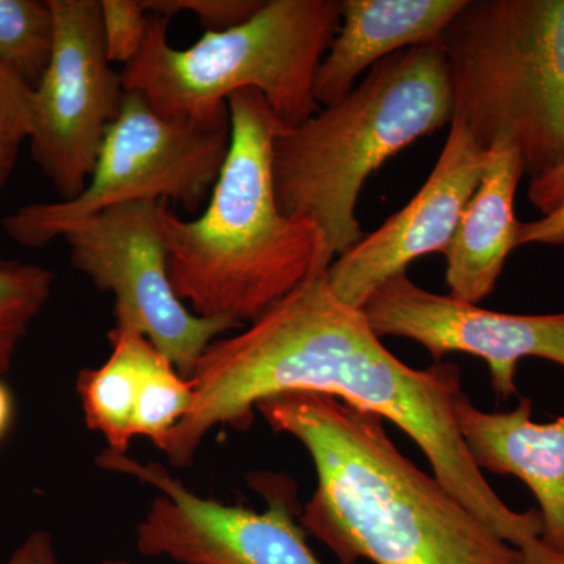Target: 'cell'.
Returning <instances> with one entry per match:
<instances>
[{"instance_id":"6da1fadb","label":"cell","mask_w":564,"mask_h":564,"mask_svg":"<svg viewBox=\"0 0 564 564\" xmlns=\"http://www.w3.org/2000/svg\"><path fill=\"white\" fill-rule=\"evenodd\" d=\"M328 269L273 304L248 329L214 340L191 377L187 415L155 443L176 467L192 464L215 426L247 432L258 403L285 392H318L395 423L433 475L527 564H562L541 544L538 510L514 511L475 466L454 413L463 392L456 362L417 370L381 343L362 310L340 302Z\"/></svg>"},{"instance_id":"7a4b0ae2","label":"cell","mask_w":564,"mask_h":564,"mask_svg":"<svg viewBox=\"0 0 564 564\" xmlns=\"http://www.w3.org/2000/svg\"><path fill=\"white\" fill-rule=\"evenodd\" d=\"M256 410L310 452L317 488L299 521L340 563L527 564L397 448L381 415L306 391L281 393Z\"/></svg>"},{"instance_id":"3957f363","label":"cell","mask_w":564,"mask_h":564,"mask_svg":"<svg viewBox=\"0 0 564 564\" xmlns=\"http://www.w3.org/2000/svg\"><path fill=\"white\" fill-rule=\"evenodd\" d=\"M231 143L206 209L182 220L169 206L163 232L170 281L198 317L245 325L332 265L313 221L282 214L274 196L272 148L288 128L261 93L228 99Z\"/></svg>"},{"instance_id":"277c9868","label":"cell","mask_w":564,"mask_h":564,"mask_svg":"<svg viewBox=\"0 0 564 564\" xmlns=\"http://www.w3.org/2000/svg\"><path fill=\"white\" fill-rule=\"evenodd\" d=\"M454 120L440 43L397 52L340 101L274 137L272 176L282 214L313 221L333 261L361 242L356 203L370 174Z\"/></svg>"},{"instance_id":"5b68a950","label":"cell","mask_w":564,"mask_h":564,"mask_svg":"<svg viewBox=\"0 0 564 564\" xmlns=\"http://www.w3.org/2000/svg\"><path fill=\"white\" fill-rule=\"evenodd\" d=\"M166 18L151 14L137 57L121 70L137 91L172 120L220 126L231 121L234 93H261L288 128L314 117L318 66L340 25V0H267L243 24L206 32L187 50L170 44Z\"/></svg>"},{"instance_id":"8992f818","label":"cell","mask_w":564,"mask_h":564,"mask_svg":"<svg viewBox=\"0 0 564 564\" xmlns=\"http://www.w3.org/2000/svg\"><path fill=\"white\" fill-rule=\"evenodd\" d=\"M440 44L454 120L486 150L510 140L530 180L562 165L564 0H466Z\"/></svg>"},{"instance_id":"52a82bcc","label":"cell","mask_w":564,"mask_h":564,"mask_svg":"<svg viewBox=\"0 0 564 564\" xmlns=\"http://www.w3.org/2000/svg\"><path fill=\"white\" fill-rule=\"evenodd\" d=\"M229 143L231 121L172 120L140 93L126 91L85 191L68 202L20 207L3 217V231L21 247L43 248L73 223L122 204L173 199L196 212L220 176Z\"/></svg>"},{"instance_id":"ba28073f","label":"cell","mask_w":564,"mask_h":564,"mask_svg":"<svg viewBox=\"0 0 564 564\" xmlns=\"http://www.w3.org/2000/svg\"><path fill=\"white\" fill-rule=\"evenodd\" d=\"M169 202L110 207L63 229L70 263L96 289L115 295L117 328L141 334L188 378L218 336L243 328L198 317L181 302L169 274L163 210Z\"/></svg>"},{"instance_id":"9c48e42d","label":"cell","mask_w":564,"mask_h":564,"mask_svg":"<svg viewBox=\"0 0 564 564\" xmlns=\"http://www.w3.org/2000/svg\"><path fill=\"white\" fill-rule=\"evenodd\" d=\"M98 464L161 491L137 525L141 555L166 556L180 564H323L296 521V486L284 475H251L252 488L269 503L261 513L204 499L159 464L139 463L109 448Z\"/></svg>"},{"instance_id":"30bf717a","label":"cell","mask_w":564,"mask_h":564,"mask_svg":"<svg viewBox=\"0 0 564 564\" xmlns=\"http://www.w3.org/2000/svg\"><path fill=\"white\" fill-rule=\"evenodd\" d=\"M50 6L54 51L33 90L29 141L33 161L68 202L87 187L126 90L107 57L101 0H50Z\"/></svg>"},{"instance_id":"8fae6325","label":"cell","mask_w":564,"mask_h":564,"mask_svg":"<svg viewBox=\"0 0 564 564\" xmlns=\"http://www.w3.org/2000/svg\"><path fill=\"white\" fill-rule=\"evenodd\" d=\"M362 313L380 339L414 340L429 350L433 362H443L451 352L484 359L492 391L502 402L518 393L516 375L522 359H545L564 367V313H496L425 291L406 272L375 291Z\"/></svg>"},{"instance_id":"7c38bea8","label":"cell","mask_w":564,"mask_h":564,"mask_svg":"<svg viewBox=\"0 0 564 564\" xmlns=\"http://www.w3.org/2000/svg\"><path fill=\"white\" fill-rule=\"evenodd\" d=\"M488 150L462 121L451 122L444 150L413 199L334 259L328 284L348 306L362 310L384 282L422 256L447 252L467 203L480 184Z\"/></svg>"},{"instance_id":"4fadbf2b","label":"cell","mask_w":564,"mask_h":564,"mask_svg":"<svg viewBox=\"0 0 564 564\" xmlns=\"http://www.w3.org/2000/svg\"><path fill=\"white\" fill-rule=\"evenodd\" d=\"M456 425L475 466L524 481L536 497L541 544L564 560V414L533 421V402L522 397L511 411L486 413L462 392Z\"/></svg>"},{"instance_id":"5bb4252c","label":"cell","mask_w":564,"mask_h":564,"mask_svg":"<svg viewBox=\"0 0 564 564\" xmlns=\"http://www.w3.org/2000/svg\"><path fill=\"white\" fill-rule=\"evenodd\" d=\"M464 6L466 0H340L339 31L315 74V101L332 106L378 62L440 43Z\"/></svg>"},{"instance_id":"9a60e30c","label":"cell","mask_w":564,"mask_h":564,"mask_svg":"<svg viewBox=\"0 0 564 564\" xmlns=\"http://www.w3.org/2000/svg\"><path fill=\"white\" fill-rule=\"evenodd\" d=\"M525 174L521 151L507 139L488 148L484 176L445 252V282L462 302L478 304L491 295L510 252L516 250L514 198Z\"/></svg>"},{"instance_id":"2e32d148","label":"cell","mask_w":564,"mask_h":564,"mask_svg":"<svg viewBox=\"0 0 564 564\" xmlns=\"http://www.w3.org/2000/svg\"><path fill=\"white\" fill-rule=\"evenodd\" d=\"M109 339V359L98 369L82 370L77 393L88 429L106 437L109 451L126 454L133 437V414L141 388L165 355L132 329L115 326Z\"/></svg>"},{"instance_id":"e0dca14e","label":"cell","mask_w":564,"mask_h":564,"mask_svg":"<svg viewBox=\"0 0 564 564\" xmlns=\"http://www.w3.org/2000/svg\"><path fill=\"white\" fill-rule=\"evenodd\" d=\"M54 39L50 0H0V66L33 90L50 66Z\"/></svg>"},{"instance_id":"ac0fdd59","label":"cell","mask_w":564,"mask_h":564,"mask_svg":"<svg viewBox=\"0 0 564 564\" xmlns=\"http://www.w3.org/2000/svg\"><path fill=\"white\" fill-rule=\"evenodd\" d=\"M54 281L46 267L0 261V377L10 372L22 337L50 302Z\"/></svg>"},{"instance_id":"d6986e66","label":"cell","mask_w":564,"mask_h":564,"mask_svg":"<svg viewBox=\"0 0 564 564\" xmlns=\"http://www.w3.org/2000/svg\"><path fill=\"white\" fill-rule=\"evenodd\" d=\"M192 404L191 381L162 356L141 388L133 414V437H150L155 443L187 415Z\"/></svg>"},{"instance_id":"ffe728a7","label":"cell","mask_w":564,"mask_h":564,"mask_svg":"<svg viewBox=\"0 0 564 564\" xmlns=\"http://www.w3.org/2000/svg\"><path fill=\"white\" fill-rule=\"evenodd\" d=\"M32 95L21 77L0 66V192L17 165L22 143L31 140Z\"/></svg>"},{"instance_id":"44dd1931","label":"cell","mask_w":564,"mask_h":564,"mask_svg":"<svg viewBox=\"0 0 564 564\" xmlns=\"http://www.w3.org/2000/svg\"><path fill=\"white\" fill-rule=\"evenodd\" d=\"M101 11L107 57L128 66L143 46L151 14L140 0H101Z\"/></svg>"},{"instance_id":"7402d4cb","label":"cell","mask_w":564,"mask_h":564,"mask_svg":"<svg viewBox=\"0 0 564 564\" xmlns=\"http://www.w3.org/2000/svg\"><path fill=\"white\" fill-rule=\"evenodd\" d=\"M143 9L155 17L170 18L191 11L206 32L237 28L262 9V0H140Z\"/></svg>"},{"instance_id":"603a6c76","label":"cell","mask_w":564,"mask_h":564,"mask_svg":"<svg viewBox=\"0 0 564 564\" xmlns=\"http://www.w3.org/2000/svg\"><path fill=\"white\" fill-rule=\"evenodd\" d=\"M564 245V204L536 221L518 223L516 248L524 245Z\"/></svg>"},{"instance_id":"cb8c5ba5","label":"cell","mask_w":564,"mask_h":564,"mask_svg":"<svg viewBox=\"0 0 564 564\" xmlns=\"http://www.w3.org/2000/svg\"><path fill=\"white\" fill-rule=\"evenodd\" d=\"M529 199L544 215L564 204V162L554 172L530 180Z\"/></svg>"},{"instance_id":"d4e9b609","label":"cell","mask_w":564,"mask_h":564,"mask_svg":"<svg viewBox=\"0 0 564 564\" xmlns=\"http://www.w3.org/2000/svg\"><path fill=\"white\" fill-rule=\"evenodd\" d=\"M6 564H57L54 541L47 532L32 533Z\"/></svg>"},{"instance_id":"484cf974","label":"cell","mask_w":564,"mask_h":564,"mask_svg":"<svg viewBox=\"0 0 564 564\" xmlns=\"http://www.w3.org/2000/svg\"><path fill=\"white\" fill-rule=\"evenodd\" d=\"M11 415H13V400H11L9 389L0 383V440L9 430Z\"/></svg>"},{"instance_id":"4316f807","label":"cell","mask_w":564,"mask_h":564,"mask_svg":"<svg viewBox=\"0 0 564 564\" xmlns=\"http://www.w3.org/2000/svg\"><path fill=\"white\" fill-rule=\"evenodd\" d=\"M98 564H141V563L131 562V560L113 558V560H102V562H99Z\"/></svg>"}]
</instances>
